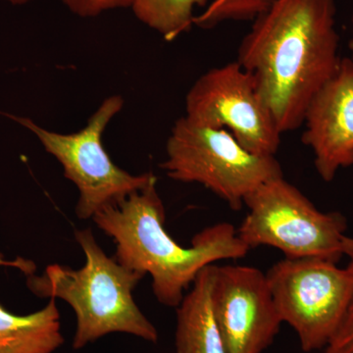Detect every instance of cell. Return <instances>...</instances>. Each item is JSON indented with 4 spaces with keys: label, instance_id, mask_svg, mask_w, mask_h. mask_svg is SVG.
<instances>
[{
    "label": "cell",
    "instance_id": "cell-1",
    "mask_svg": "<svg viewBox=\"0 0 353 353\" xmlns=\"http://www.w3.org/2000/svg\"><path fill=\"white\" fill-rule=\"evenodd\" d=\"M334 0H275L253 20L236 61L281 134L303 126L309 104L340 68Z\"/></svg>",
    "mask_w": 353,
    "mask_h": 353
},
{
    "label": "cell",
    "instance_id": "cell-3",
    "mask_svg": "<svg viewBox=\"0 0 353 353\" xmlns=\"http://www.w3.org/2000/svg\"><path fill=\"white\" fill-rule=\"evenodd\" d=\"M85 253L82 268L48 265L43 275L30 276L28 285L41 297L60 299L75 312L74 350H81L109 334H132L157 343L158 332L134 301L132 292L145 275L109 257L90 229L76 231Z\"/></svg>",
    "mask_w": 353,
    "mask_h": 353
},
{
    "label": "cell",
    "instance_id": "cell-8",
    "mask_svg": "<svg viewBox=\"0 0 353 353\" xmlns=\"http://www.w3.org/2000/svg\"><path fill=\"white\" fill-rule=\"evenodd\" d=\"M185 117L213 129H229L241 146L259 157H275L281 132L238 61L209 70L185 97Z\"/></svg>",
    "mask_w": 353,
    "mask_h": 353
},
{
    "label": "cell",
    "instance_id": "cell-7",
    "mask_svg": "<svg viewBox=\"0 0 353 353\" xmlns=\"http://www.w3.org/2000/svg\"><path fill=\"white\" fill-rule=\"evenodd\" d=\"M283 323L305 352H321L343 321L353 294V261L345 268L321 257L281 260L266 273Z\"/></svg>",
    "mask_w": 353,
    "mask_h": 353
},
{
    "label": "cell",
    "instance_id": "cell-9",
    "mask_svg": "<svg viewBox=\"0 0 353 353\" xmlns=\"http://www.w3.org/2000/svg\"><path fill=\"white\" fill-rule=\"evenodd\" d=\"M212 301L228 353H263L273 343L283 322L263 272L216 265Z\"/></svg>",
    "mask_w": 353,
    "mask_h": 353
},
{
    "label": "cell",
    "instance_id": "cell-12",
    "mask_svg": "<svg viewBox=\"0 0 353 353\" xmlns=\"http://www.w3.org/2000/svg\"><path fill=\"white\" fill-rule=\"evenodd\" d=\"M0 265L17 267L27 275L36 270L32 261H6L1 254ZM63 343L57 299L26 316L12 314L0 305V353H53Z\"/></svg>",
    "mask_w": 353,
    "mask_h": 353
},
{
    "label": "cell",
    "instance_id": "cell-14",
    "mask_svg": "<svg viewBox=\"0 0 353 353\" xmlns=\"http://www.w3.org/2000/svg\"><path fill=\"white\" fill-rule=\"evenodd\" d=\"M275 0H213L194 19V25L211 29L226 21H253Z\"/></svg>",
    "mask_w": 353,
    "mask_h": 353
},
{
    "label": "cell",
    "instance_id": "cell-19",
    "mask_svg": "<svg viewBox=\"0 0 353 353\" xmlns=\"http://www.w3.org/2000/svg\"><path fill=\"white\" fill-rule=\"evenodd\" d=\"M352 24H353V16H352Z\"/></svg>",
    "mask_w": 353,
    "mask_h": 353
},
{
    "label": "cell",
    "instance_id": "cell-13",
    "mask_svg": "<svg viewBox=\"0 0 353 353\" xmlns=\"http://www.w3.org/2000/svg\"><path fill=\"white\" fill-rule=\"evenodd\" d=\"M208 0H134L132 9L141 23L173 41L194 25V9Z\"/></svg>",
    "mask_w": 353,
    "mask_h": 353
},
{
    "label": "cell",
    "instance_id": "cell-18",
    "mask_svg": "<svg viewBox=\"0 0 353 353\" xmlns=\"http://www.w3.org/2000/svg\"><path fill=\"white\" fill-rule=\"evenodd\" d=\"M350 51H352V58L353 59V39H352V41H350Z\"/></svg>",
    "mask_w": 353,
    "mask_h": 353
},
{
    "label": "cell",
    "instance_id": "cell-15",
    "mask_svg": "<svg viewBox=\"0 0 353 353\" xmlns=\"http://www.w3.org/2000/svg\"><path fill=\"white\" fill-rule=\"evenodd\" d=\"M80 17H95L106 11L131 7L134 0H60Z\"/></svg>",
    "mask_w": 353,
    "mask_h": 353
},
{
    "label": "cell",
    "instance_id": "cell-10",
    "mask_svg": "<svg viewBox=\"0 0 353 353\" xmlns=\"http://www.w3.org/2000/svg\"><path fill=\"white\" fill-rule=\"evenodd\" d=\"M303 143L314 154L316 170L332 182L340 169L353 165V59L340 68L309 104Z\"/></svg>",
    "mask_w": 353,
    "mask_h": 353
},
{
    "label": "cell",
    "instance_id": "cell-11",
    "mask_svg": "<svg viewBox=\"0 0 353 353\" xmlns=\"http://www.w3.org/2000/svg\"><path fill=\"white\" fill-rule=\"evenodd\" d=\"M215 267L197 275L176 307V353H228L213 308Z\"/></svg>",
    "mask_w": 353,
    "mask_h": 353
},
{
    "label": "cell",
    "instance_id": "cell-4",
    "mask_svg": "<svg viewBox=\"0 0 353 353\" xmlns=\"http://www.w3.org/2000/svg\"><path fill=\"white\" fill-rule=\"evenodd\" d=\"M245 204L248 213L236 232L248 248L272 246L288 259L321 257L336 263L343 256L353 259L347 219L318 210L284 176L260 185Z\"/></svg>",
    "mask_w": 353,
    "mask_h": 353
},
{
    "label": "cell",
    "instance_id": "cell-5",
    "mask_svg": "<svg viewBox=\"0 0 353 353\" xmlns=\"http://www.w3.org/2000/svg\"><path fill=\"white\" fill-rule=\"evenodd\" d=\"M166 153L160 167L169 178L201 183L236 211L260 185L284 176L275 157L253 154L226 129L201 126L185 116L174 125Z\"/></svg>",
    "mask_w": 353,
    "mask_h": 353
},
{
    "label": "cell",
    "instance_id": "cell-16",
    "mask_svg": "<svg viewBox=\"0 0 353 353\" xmlns=\"http://www.w3.org/2000/svg\"><path fill=\"white\" fill-rule=\"evenodd\" d=\"M320 353H353V294L343 321Z\"/></svg>",
    "mask_w": 353,
    "mask_h": 353
},
{
    "label": "cell",
    "instance_id": "cell-6",
    "mask_svg": "<svg viewBox=\"0 0 353 353\" xmlns=\"http://www.w3.org/2000/svg\"><path fill=\"white\" fill-rule=\"evenodd\" d=\"M123 105L120 95L108 97L87 126L73 134L50 132L28 118L8 115L38 137L44 150L62 165L64 176L75 183L80 194L76 215L81 220L92 219L102 209L116 205L157 181L152 173L132 175L122 170L104 148L102 134Z\"/></svg>",
    "mask_w": 353,
    "mask_h": 353
},
{
    "label": "cell",
    "instance_id": "cell-2",
    "mask_svg": "<svg viewBox=\"0 0 353 353\" xmlns=\"http://www.w3.org/2000/svg\"><path fill=\"white\" fill-rule=\"evenodd\" d=\"M157 182L102 209L92 220L113 239L114 259L130 270L152 276L157 301L176 308L185 290L206 266L220 260L243 259L250 248L229 223L202 230L192 239L190 248L176 243L165 229L166 213Z\"/></svg>",
    "mask_w": 353,
    "mask_h": 353
},
{
    "label": "cell",
    "instance_id": "cell-17",
    "mask_svg": "<svg viewBox=\"0 0 353 353\" xmlns=\"http://www.w3.org/2000/svg\"><path fill=\"white\" fill-rule=\"evenodd\" d=\"M6 1L10 2L14 6H23V4L28 3V2L32 1V0H6Z\"/></svg>",
    "mask_w": 353,
    "mask_h": 353
}]
</instances>
